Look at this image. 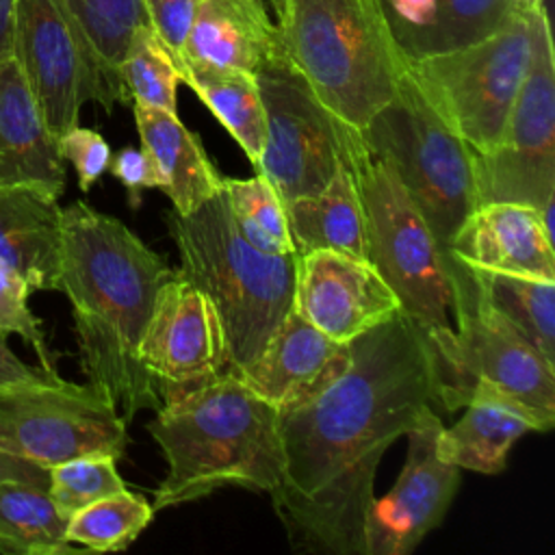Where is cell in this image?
Wrapping results in <instances>:
<instances>
[{
  "mask_svg": "<svg viewBox=\"0 0 555 555\" xmlns=\"http://www.w3.org/2000/svg\"><path fill=\"white\" fill-rule=\"evenodd\" d=\"M17 0H0V61L13 56Z\"/></svg>",
  "mask_w": 555,
  "mask_h": 555,
  "instance_id": "41",
  "label": "cell"
},
{
  "mask_svg": "<svg viewBox=\"0 0 555 555\" xmlns=\"http://www.w3.org/2000/svg\"><path fill=\"white\" fill-rule=\"evenodd\" d=\"M173 273L119 219L80 199L63 208L59 291L72 306L80 366L126 423L163 405L158 384L139 360V343Z\"/></svg>",
  "mask_w": 555,
  "mask_h": 555,
  "instance_id": "2",
  "label": "cell"
},
{
  "mask_svg": "<svg viewBox=\"0 0 555 555\" xmlns=\"http://www.w3.org/2000/svg\"><path fill=\"white\" fill-rule=\"evenodd\" d=\"M347 343L332 340L291 310L264 349L236 375L251 392L280 410L325 386L347 364Z\"/></svg>",
  "mask_w": 555,
  "mask_h": 555,
  "instance_id": "18",
  "label": "cell"
},
{
  "mask_svg": "<svg viewBox=\"0 0 555 555\" xmlns=\"http://www.w3.org/2000/svg\"><path fill=\"white\" fill-rule=\"evenodd\" d=\"M360 137L395 171L449 251L451 238L477 206L475 152L434 111L408 69L395 98L366 121Z\"/></svg>",
  "mask_w": 555,
  "mask_h": 555,
  "instance_id": "7",
  "label": "cell"
},
{
  "mask_svg": "<svg viewBox=\"0 0 555 555\" xmlns=\"http://www.w3.org/2000/svg\"><path fill=\"white\" fill-rule=\"evenodd\" d=\"M466 412L438 431L436 451L440 460L481 475H499L507 453L527 431H548L553 423L490 388L470 390Z\"/></svg>",
  "mask_w": 555,
  "mask_h": 555,
  "instance_id": "20",
  "label": "cell"
},
{
  "mask_svg": "<svg viewBox=\"0 0 555 555\" xmlns=\"http://www.w3.org/2000/svg\"><path fill=\"white\" fill-rule=\"evenodd\" d=\"M63 208L30 186L0 189V264L30 291H59Z\"/></svg>",
  "mask_w": 555,
  "mask_h": 555,
  "instance_id": "21",
  "label": "cell"
},
{
  "mask_svg": "<svg viewBox=\"0 0 555 555\" xmlns=\"http://www.w3.org/2000/svg\"><path fill=\"white\" fill-rule=\"evenodd\" d=\"M347 345L325 386L278 410L282 475L269 494L295 546L364 555L377 464L438 403V379L423 330L401 310Z\"/></svg>",
  "mask_w": 555,
  "mask_h": 555,
  "instance_id": "1",
  "label": "cell"
},
{
  "mask_svg": "<svg viewBox=\"0 0 555 555\" xmlns=\"http://www.w3.org/2000/svg\"><path fill=\"white\" fill-rule=\"evenodd\" d=\"M202 0H145L147 22L171 54L176 67L184 59L186 37Z\"/></svg>",
  "mask_w": 555,
  "mask_h": 555,
  "instance_id": "37",
  "label": "cell"
},
{
  "mask_svg": "<svg viewBox=\"0 0 555 555\" xmlns=\"http://www.w3.org/2000/svg\"><path fill=\"white\" fill-rule=\"evenodd\" d=\"M531 50V11L514 9L492 35L408 61V76L434 111L486 154L501 141Z\"/></svg>",
  "mask_w": 555,
  "mask_h": 555,
  "instance_id": "8",
  "label": "cell"
},
{
  "mask_svg": "<svg viewBox=\"0 0 555 555\" xmlns=\"http://www.w3.org/2000/svg\"><path fill=\"white\" fill-rule=\"evenodd\" d=\"M28 295L30 288L15 273L0 264V336H20L35 349L41 369L48 373H56L41 321L33 314L28 306Z\"/></svg>",
  "mask_w": 555,
  "mask_h": 555,
  "instance_id": "35",
  "label": "cell"
},
{
  "mask_svg": "<svg viewBox=\"0 0 555 555\" xmlns=\"http://www.w3.org/2000/svg\"><path fill=\"white\" fill-rule=\"evenodd\" d=\"M293 310L336 343H349L401 310L369 260L332 249L297 254Z\"/></svg>",
  "mask_w": 555,
  "mask_h": 555,
  "instance_id": "16",
  "label": "cell"
},
{
  "mask_svg": "<svg viewBox=\"0 0 555 555\" xmlns=\"http://www.w3.org/2000/svg\"><path fill=\"white\" fill-rule=\"evenodd\" d=\"M405 61L440 52L444 0H377Z\"/></svg>",
  "mask_w": 555,
  "mask_h": 555,
  "instance_id": "33",
  "label": "cell"
},
{
  "mask_svg": "<svg viewBox=\"0 0 555 555\" xmlns=\"http://www.w3.org/2000/svg\"><path fill=\"white\" fill-rule=\"evenodd\" d=\"M67 518L50 499L48 486L0 483V553L65 555L78 548L67 540Z\"/></svg>",
  "mask_w": 555,
  "mask_h": 555,
  "instance_id": "26",
  "label": "cell"
},
{
  "mask_svg": "<svg viewBox=\"0 0 555 555\" xmlns=\"http://www.w3.org/2000/svg\"><path fill=\"white\" fill-rule=\"evenodd\" d=\"M223 191L238 230L254 247L269 254L295 251L284 199L260 171L251 178H223Z\"/></svg>",
  "mask_w": 555,
  "mask_h": 555,
  "instance_id": "30",
  "label": "cell"
},
{
  "mask_svg": "<svg viewBox=\"0 0 555 555\" xmlns=\"http://www.w3.org/2000/svg\"><path fill=\"white\" fill-rule=\"evenodd\" d=\"M147 431L167 462V475L154 490V512L228 486L271 492L280 481L278 408L234 371L163 392Z\"/></svg>",
  "mask_w": 555,
  "mask_h": 555,
  "instance_id": "3",
  "label": "cell"
},
{
  "mask_svg": "<svg viewBox=\"0 0 555 555\" xmlns=\"http://www.w3.org/2000/svg\"><path fill=\"white\" fill-rule=\"evenodd\" d=\"M126 421L95 384L59 373L0 386V447L46 468L91 453L121 457Z\"/></svg>",
  "mask_w": 555,
  "mask_h": 555,
  "instance_id": "12",
  "label": "cell"
},
{
  "mask_svg": "<svg viewBox=\"0 0 555 555\" xmlns=\"http://www.w3.org/2000/svg\"><path fill=\"white\" fill-rule=\"evenodd\" d=\"M477 206L527 204L538 212L555 204V48L548 13L531 11V50L501 141L475 154Z\"/></svg>",
  "mask_w": 555,
  "mask_h": 555,
  "instance_id": "11",
  "label": "cell"
},
{
  "mask_svg": "<svg viewBox=\"0 0 555 555\" xmlns=\"http://www.w3.org/2000/svg\"><path fill=\"white\" fill-rule=\"evenodd\" d=\"M278 52V26L264 0H202L182 61L256 74Z\"/></svg>",
  "mask_w": 555,
  "mask_h": 555,
  "instance_id": "22",
  "label": "cell"
},
{
  "mask_svg": "<svg viewBox=\"0 0 555 555\" xmlns=\"http://www.w3.org/2000/svg\"><path fill=\"white\" fill-rule=\"evenodd\" d=\"M449 254L470 271L555 280L553 234L527 204L475 206L451 238Z\"/></svg>",
  "mask_w": 555,
  "mask_h": 555,
  "instance_id": "17",
  "label": "cell"
},
{
  "mask_svg": "<svg viewBox=\"0 0 555 555\" xmlns=\"http://www.w3.org/2000/svg\"><path fill=\"white\" fill-rule=\"evenodd\" d=\"M440 416L425 405L408 436L405 464L395 486L375 496L364 522V555H408L436 529L460 486V468L436 451Z\"/></svg>",
  "mask_w": 555,
  "mask_h": 555,
  "instance_id": "14",
  "label": "cell"
},
{
  "mask_svg": "<svg viewBox=\"0 0 555 555\" xmlns=\"http://www.w3.org/2000/svg\"><path fill=\"white\" fill-rule=\"evenodd\" d=\"M61 4L117 100L130 102L119 67L137 28L150 24L145 0H61Z\"/></svg>",
  "mask_w": 555,
  "mask_h": 555,
  "instance_id": "27",
  "label": "cell"
},
{
  "mask_svg": "<svg viewBox=\"0 0 555 555\" xmlns=\"http://www.w3.org/2000/svg\"><path fill=\"white\" fill-rule=\"evenodd\" d=\"M61 156L69 160L78 176L80 191H89L108 169L111 147L98 130L74 126L59 139Z\"/></svg>",
  "mask_w": 555,
  "mask_h": 555,
  "instance_id": "36",
  "label": "cell"
},
{
  "mask_svg": "<svg viewBox=\"0 0 555 555\" xmlns=\"http://www.w3.org/2000/svg\"><path fill=\"white\" fill-rule=\"evenodd\" d=\"M119 76L130 102L178 113L180 72L150 24L132 35Z\"/></svg>",
  "mask_w": 555,
  "mask_h": 555,
  "instance_id": "31",
  "label": "cell"
},
{
  "mask_svg": "<svg viewBox=\"0 0 555 555\" xmlns=\"http://www.w3.org/2000/svg\"><path fill=\"white\" fill-rule=\"evenodd\" d=\"M514 9L512 0H444L440 52L468 46L492 35L503 26Z\"/></svg>",
  "mask_w": 555,
  "mask_h": 555,
  "instance_id": "34",
  "label": "cell"
},
{
  "mask_svg": "<svg viewBox=\"0 0 555 555\" xmlns=\"http://www.w3.org/2000/svg\"><path fill=\"white\" fill-rule=\"evenodd\" d=\"M267 2H269L271 7H275V2H278V0H267Z\"/></svg>",
  "mask_w": 555,
  "mask_h": 555,
  "instance_id": "43",
  "label": "cell"
},
{
  "mask_svg": "<svg viewBox=\"0 0 555 555\" xmlns=\"http://www.w3.org/2000/svg\"><path fill=\"white\" fill-rule=\"evenodd\" d=\"M288 232L297 254L332 249L369 260L366 221L356 184L353 160L312 195L284 202Z\"/></svg>",
  "mask_w": 555,
  "mask_h": 555,
  "instance_id": "24",
  "label": "cell"
},
{
  "mask_svg": "<svg viewBox=\"0 0 555 555\" xmlns=\"http://www.w3.org/2000/svg\"><path fill=\"white\" fill-rule=\"evenodd\" d=\"M13 59L54 139L78 126L85 102H119L61 0H17Z\"/></svg>",
  "mask_w": 555,
  "mask_h": 555,
  "instance_id": "13",
  "label": "cell"
},
{
  "mask_svg": "<svg viewBox=\"0 0 555 555\" xmlns=\"http://www.w3.org/2000/svg\"><path fill=\"white\" fill-rule=\"evenodd\" d=\"M470 275L479 295L555 364V280L488 271Z\"/></svg>",
  "mask_w": 555,
  "mask_h": 555,
  "instance_id": "28",
  "label": "cell"
},
{
  "mask_svg": "<svg viewBox=\"0 0 555 555\" xmlns=\"http://www.w3.org/2000/svg\"><path fill=\"white\" fill-rule=\"evenodd\" d=\"M353 173L366 221L369 262L423 334L451 330L457 286L468 269L440 247L395 171L366 145L353 158Z\"/></svg>",
  "mask_w": 555,
  "mask_h": 555,
  "instance_id": "6",
  "label": "cell"
},
{
  "mask_svg": "<svg viewBox=\"0 0 555 555\" xmlns=\"http://www.w3.org/2000/svg\"><path fill=\"white\" fill-rule=\"evenodd\" d=\"M108 171L126 186L132 208L141 204L143 191L165 186V178L145 147H121L111 154Z\"/></svg>",
  "mask_w": 555,
  "mask_h": 555,
  "instance_id": "38",
  "label": "cell"
},
{
  "mask_svg": "<svg viewBox=\"0 0 555 555\" xmlns=\"http://www.w3.org/2000/svg\"><path fill=\"white\" fill-rule=\"evenodd\" d=\"M512 2H514V7L520 9V11H533V9H538V7L544 4V0H512Z\"/></svg>",
  "mask_w": 555,
  "mask_h": 555,
  "instance_id": "42",
  "label": "cell"
},
{
  "mask_svg": "<svg viewBox=\"0 0 555 555\" xmlns=\"http://www.w3.org/2000/svg\"><path fill=\"white\" fill-rule=\"evenodd\" d=\"M48 470L50 499L65 518L126 488V481L117 473V457L108 453L78 455L54 464Z\"/></svg>",
  "mask_w": 555,
  "mask_h": 555,
  "instance_id": "32",
  "label": "cell"
},
{
  "mask_svg": "<svg viewBox=\"0 0 555 555\" xmlns=\"http://www.w3.org/2000/svg\"><path fill=\"white\" fill-rule=\"evenodd\" d=\"M152 518V503L124 488L72 514L65 533L72 544L87 551L113 553L128 548Z\"/></svg>",
  "mask_w": 555,
  "mask_h": 555,
  "instance_id": "29",
  "label": "cell"
},
{
  "mask_svg": "<svg viewBox=\"0 0 555 555\" xmlns=\"http://www.w3.org/2000/svg\"><path fill=\"white\" fill-rule=\"evenodd\" d=\"M180 80L189 85L210 108L219 124L256 165L264 145L267 119L256 76L234 67H219L199 61L178 65Z\"/></svg>",
  "mask_w": 555,
  "mask_h": 555,
  "instance_id": "25",
  "label": "cell"
},
{
  "mask_svg": "<svg viewBox=\"0 0 555 555\" xmlns=\"http://www.w3.org/2000/svg\"><path fill=\"white\" fill-rule=\"evenodd\" d=\"M425 338L436 366L438 403L447 412L464 408L470 390L483 386L555 425V364L546 362L477 286L460 299L453 327Z\"/></svg>",
  "mask_w": 555,
  "mask_h": 555,
  "instance_id": "9",
  "label": "cell"
},
{
  "mask_svg": "<svg viewBox=\"0 0 555 555\" xmlns=\"http://www.w3.org/2000/svg\"><path fill=\"white\" fill-rule=\"evenodd\" d=\"M46 375H52L48 371L33 369L26 362H22L7 345V340L0 336V386L7 384H17V382H33V379H41Z\"/></svg>",
  "mask_w": 555,
  "mask_h": 555,
  "instance_id": "40",
  "label": "cell"
},
{
  "mask_svg": "<svg viewBox=\"0 0 555 555\" xmlns=\"http://www.w3.org/2000/svg\"><path fill=\"white\" fill-rule=\"evenodd\" d=\"M2 481H26L37 486H48L50 470L33 460H26L0 447V483Z\"/></svg>",
  "mask_w": 555,
  "mask_h": 555,
  "instance_id": "39",
  "label": "cell"
},
{
  "mask_svg": "<svg viewBox=\"0 0 555 555\" xmlns=\"http://www.w3.org/2000/svg\"><path fill=\"white\" fill-rule=\"evenodd\" d=\"M139 360L158 384L160 397L232 371L212 301L178 269L158 291L139 343Z\"/></svg>",
  "mask_w": 555,
  "mask_h": 555,
  "instance_id": "15",
  "label": "cell"
},
{
  "mask_svg": "<svg viewBox=\"0 0 555 555\" xmlns=\"http://www.w3.org/2000/svg\"><path fill=\"white\" fill-rule=\"evenodd\" d=\"M141 147L158 165L165 195L176 212H191L223 186V176L208 158L199 137L191 132L178 113L132 102Z\"/></svg>",
  "mask_w": 555,
  "mask_h": 555,
  "instance_id": "23",
  "label": "cell"
},
{
  "mask_svg": "<svg viewBox=\"0 0 555 555\" xmlns=\"http://www.w3.org/2000/svg\"><path fill=\"white\" fill-rule=\"evenodd\" d=\"M254 76L267 119L264 145L254 167L284 202L319 193L364 150L360 130L338 119L312 93L282 50Z\"/></svg>",
  "mask_w": 555,
  "mask_h": 555,
  "instance_id": "10",
  "label": "cell"
},
{
  "mask_svg": "<svg viewBox=\"0 0 555 555\" xmlns=\"http://www.w3.org/2000/svg\"><path fill=\"white\" fill-rule=\"evenodd\" d=\"M30 186L54 197L65 191V158L15 63L0 61V189Z\"/></svg>",
  "mask_w": 555,
  "mask_h": 555,
  "instance_id": "19",
  "label": "cell"
},
{
  "mask_svg": "<svg viewBox=\"0 0 555 555\" xmlns=\"http://www.w3.org/2000/svg\"><path fill=\"white\" fill-rule=\"evenodd\" d=\"M278 41L312 93L362 130L386 106L408 61L377 0H278Z\"/></svg>",
  "mask_w": 555,
  "mask_h": 555,
  "instance_id": "5",
  "label": "cell"
},
{
  "mask_svg": "<svg viewBox=\"0 0 555 555\" xmlns=\"http://www.w3.org/2000/svg\"><path fill=\"white\" fill-rule=\"evenodd\" d=\"M180 273L212 301L232 371L245 369L293 310L297 251L269 254L238 230L223 186L195 210L167 212Z\"/></svg>",
  "mask_w": 555,
  "mask_h": 555,
  "instance_id": "4",
  "label": "cell"
}]
</instances>
